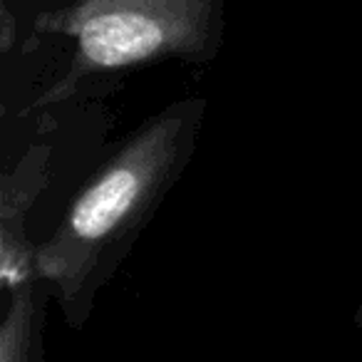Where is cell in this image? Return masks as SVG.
<instances>
[{
  "mask_svg": "<svg viewBox=\"0 0 362 362\" xmlns=\"http://www.w3.org/2000/svg\"><path fill=\"white\" fill-rule=\"evenodd\" d=\"M206 100L187 97L146 117L77 192L55 231L35 248L47 298L72 330L90 320L100 293L187 171Z\"/></svg>",
  "mask_w": 362,
  "mask_h": 362,
  "instance_id": "obj_1",
  "label": "cell"
},
{
  "mask_svg": "<svg viewBox=\"0 0 362 362\" xmlns=\"http://www.w3.org/2000/svg\"><path fill=\"white\" fill-rule=\"evenodd\" d=\"M0 281L8 298L0 325V362H42V313L50 298L37 276L35 246L3 248Z\"/></svg>",
  "mask_w": 362,
  "mask_h": 362,
  "instance_id": "obj_3",
  "label": "cell"
},
{
  "mask_svg": "<svg viewBox=\"0 0 362 362\" xmlns=\"http://www.w3.org/2000/svg\"><path fill=\"white\" fill-rule=\"evenodd\" d=\"M352 322H355L357 330H362V305H357L355 315H352Z\"/></svg>",
  "mask_w": 362,
  "mask_h": 362,
  "instance_id": "obj_4",
  "label": "cell"
},
{
  "mask_svg": "<svg viewBox=\"0 0 362 362\" xmlns=\"http://www.w3.org/2000/svg\"><path fill=\"white\" fill-rule=\"evenodd\" d=\"M223 28V0H65L37 18V30L70 42V60L33 110L65 105L136 67L206 65L221 50Z\"/></svg>",
  "mask_w": 362,
  "mask_h": 362,
  "instance_id": "obj_2",
  "label": "cell"
}]
</instances>
